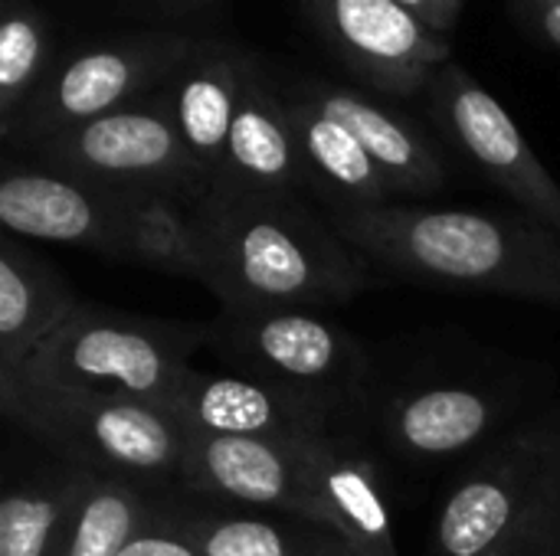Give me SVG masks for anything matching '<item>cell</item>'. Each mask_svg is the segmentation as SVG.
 Segmentation results:
<instances>
[{
	"label": "cell",
	"mask_w": 560,
	"mask_h": 556,
	"mask_svg": "<svg viewBox=\"0 0 560 556\" xmlns=\"http://www.w3.org/2000/svg\"><path fill=\"white\" fill-rule=\"evenodd\" d=\"M158 511L148 488L85 472L49 556H118Z\"/></svg>",
	"instance_id": "22"
},
{
	"label": "cell",
	"mask_w": 560,
	"mask_h": 556,
	"mask_svg": "<svg viewBox=\"0 0 560 556\" xmlns=\"http://www.w3.org/2000/svg\"><path fill=\"white\" fill-rule=\"evenodd\" d=\"M49 16L33 0H3L0 10V134L7 138L56 66Z\"/></svg>",
	"instance_id": "23"
},
{
	"label": "cell",
	"mask_w": 560,
	"mask_h": 556,
	"mask_svg": "<svg viewBox=\"0 0 560 556\" xmlns=\"http://www.w3.org/2000/svg\"><path fill=\"white\" fill-rule=\"evenodd\" d=\"M158 3H164V7H171V10H197V7H207V3H213V0H158Z\"/></svg>",
	"instance_id": "29"
},
{
	"label": "cell",
	"mask_w": 560,
	"mask_h": 556,
	"mask_svg": "<svg viewBox=\"0 0 560 556\" xmlns=\"http://www.w3.org/2000/svg\"><path fill=\"white\" fill-rule=\"evenodd\" d=\"M217 184L262 190V193L312 190L282 85L269 75L262 59L253 52L246 56L240 108L230 128L226 161Z\"/></svg>",
	"instance_id": "15"
},
{
	"label": "cell",
	"mask_w": 560,
	"mask_h": 556,
	"mask_svg": "<svg viewBox=\"0 0 560 556\" xmlns=\"http://www.w3.org/2000/svg\"><path fill=\"white\" fill-rule=\"evenodd\" d=\"M0 406L66 465L148 492L184 478L190 433L161 406L49 390L20 374H0Z\"/></svg>",
	"instance_id": "5"
},
{
	"label": "cell",
	"mask_w": 560,
	"mask_h": 556,
	"mask_svg": "<svg viewBox=\"0 0 560 556\" xmlns=\"http://www.w3.org/2000/svg\"><path fill=\"white\" fill-rule=\"evenodd\" d=\"M512 7L545 43L560 49V0H512Z\"/></svg>",
	"instance_id": "28"
},
{
	"label": "cell",
	"mask_w": 560,
	"mask_h": 556,
	"mask_svg": "<svg viewBox=\"0 0 560 556\" xmlns=\"http://www.w3.org/2000/svg\"><path fill=\"white\" fill-rule=\"evenodd\" d=\"M512 400L495 387L459 380L417 383L387 397L377 410L381 436L397 459L413 465H440L482 442L505 426Z\"/></svg>",
	"instance_id": "13"
},
{
	"label": "cell",
	"mask_w": 560,
	"mask_h": 556,
	"mask_svg": "<svg viewBox=\"0 0 560 556\" xmlns=\"http://www.w3.org/2000/svg\"><path fill=\"white\" fill-rule=\"evenodd\" d=\"M180 488L223 505L305 518L312 524L328 528L325 511L305 478L295 442L190 433Z\"/></svg>",
	"instance_id": "12"
},
{
	"label": "cell",
	"mask_w": 560,
	"mask_h": 556,
	"mask_svg": "<svg viewBox=\"0 0 560 556\" xmlns=\"http://www.w3.org/2000/svg\"><path fill=\"white\" fill-rule=\"evenodd\" d=\"M338 236L384 272L450 292L560 308V233L522 210L335 206Z\"/></svg>",
	"instance_id": "2"
},
{
	"label": "cell",
	"mask_w": 560,
	"mask_h": 556,
	"mask_svg": "<svg viewBox=\"0 0 560 556\" xmlns=\"http://www.w3.org/2000/svg\"><path fill=\"white\" fill-rule=\"evenodd\" d=\"M190 203L167 193L102 187L52 167H7L0 223L7 236L89 249L180 275Z\"/></svg>",
	"instance_id": "3"
},
{
	"label": "cell",
	"mask_w": 560,
	"mask_h": 556,
	"mask_svg": "<svg viewBox=\"0 0 560 556\" xmlns=\"http://www.w3.org/2000/svg\"><path fill=\"white\" fill-rule=\"evenodd\" d=\"M282 95H285L289 118L299 134L312 190L325 200L328 210L374 206V203H390L397 197L387 177L381 174V167L371 161V154L345 125H338L315 105L295 98L285 85H282Z\"/></svg>",
	"instance_id": "20"
},
{
	"label": "cell",
	"mask_w": 560,
	"mask_h": 556,
	"mask_svg": "<svg viewBox=\"0 0 560 556\" xmlns=\"http://www.w3.org/2000/svg\"><path fill=\"white\" fill-rule=\"evenodd\" d=\"M285 88L295 98L325 111L328 118H335L338 125H345L371 154V161L381 167L394 193L430 197L446 184V164H443L440 147L407 115L374 102L364 92H354L348 85H335L325 79L305 75Z\"/></svg>",
	"instance_id": "17"
},
{
	"label": "cell",
	"mask_w": 560,
	"mask_h": 556,
	"mask_svg": "<svg viewBox=\"0 0 560 556\" xmlns=\"http://www.w3.org/2000/svg\"><path fill=\"white\" fill-rule=\"evenodd\" d=\"M394 3L410 10L420 23H427L440 36H450L463 13V0H394Z\"/></svg>",
	"instance_id": "27"
},
{
	"label": "cell",
	"mask_w": 560,
	"mask_h": 556,
	"mask_svg": "<svg viewBox=\"0 0 560 556\" xmlns=\"http://www.w3.org/2000/svg\"><path fill=\"white\" fill-rule=\"evenodd\" d=\"M118 556H203V551L171 521L167 508H161Z\"/></svg>",
	"instance_id": "26"
},
{
	"label": "cell",
	"mask_w": 560,
	"mask_h": 556,
	"mask_svg": "<svg viewBox=\"0 0 560 556\" xmlns=\"http://www.w3.org/2000/svg\"><path fill=\"white\" fill-rule=\"evenodd\" d=\"M423 95L446 144L463 154L489 184L509 193L522 213L560 233L558 180L538 161L502 102L453 59L433 72Z\"/></svg>",
	"instance_id": "10"
},
{
	"label": "cell",
	"mask_w": 560,
	"mask_h": 556,
	"mask_svg": "<svg viewBox=\"0 0 560 556\" xmlns=\"http://www.w3.org/2000/svg\"><path fill=\"white\" fill-rule=\"evenodd\" d=\"M482 556H560V482Z\"/></svg>",
	"instance_id": "25"
},
{
	"label": "cell",
	"mask_w": 560,
	"mask_h": 556,
	"mask_svg": "<svg viewBox=\"0 0 560 556\" xmlns=\"http://www.w3.org/2000/svg\"><path fill=\"white\" fill-rule=\"evenodd\" d=\"M560 482V410L495 436L440 501L433 556H482Z\"/></svg>",
	"instance_id": "7"
},
{
	"label": "cell",
	"mask_w": 560,
	"mask_h": 556,
	"mask_svg": "<svg viewBox=\"0 0 560 556\" xmlns=\"http://www.w3.org/2000/svg\"><path fill=\"white\" fill-rule=\"evenodd\" d=\"M194 43L197 36L187 33L144 29L105 36L62 52L3 141L33 151L39 141L66 128L154 95Z\"/></svg>",
	"instance_id": "8"
},
{
	"label": "cell",
	"mask_w": 560,
	"mask_h": 556,
	"mask_svg": "<svg viewBox=\"0 0 560 556\" xmlns=\"http://www.w3.org/2000/svg\"><path fill=\"white\" fill-rule=\"evenodd\" d=\"M85 469L62 465L0 501V556H49Z\"/></svg>",
	"instance_id": "24"
},
{
	"label": "cell",
	"mask_w": 560,
	"mask_h": 556,
	"mask_svg": "<svg viewBox=\"0 0 560 556\" xmlns=\"http://www.w3.org/2000/svg\"><path fill=\"white\" fill-rule=\"evenodd\" d=\"M246 56L249 52L233 43L197 36L190 52L154 92L210 187L217 184L226 161L230 128L243 92Z\"/></svg>",
	"instance_id": "14"
},
{
	"label": "cell",
	"mask_w": 560,
	"mask_h": 556,
	"mask_svg": "<svg viewBox=\"0 0 560 556\" xmlns=\"http://www.w3.org/2000/svg\"><path fill=\"white\" fill-rule=\"evenodd\" d=\"M167 413L187 433H200V436L266 439V442H299L308 436H331L299 403L236 370L210 374L190 367L180 387L174 390Z\"/></svg>",
	"instance_id": "16"
},
{
	"label": "cell",
	"mask_w": 560,
	"mask_h": 556,
	"mask_svg": "<svg viewBox=\"0 0 560 556\" xmlns=\"http://www.w3.org/2000/svg\"><path fill=\"white\" fill-rule=\"evenodd\" d=\"M207 344L210 324H177L82 305L20 370L0 374H20L49 390L121 397L167 410L190 370V354Z\"/></svg>",
	"instance_id": "6"
},
{
	"label": "cell",
	"mask_w": 560,
	"mask_h": 556,
	"mask_svg": "<svg viewBox=\"0 0 560 556\" xmlns=\"http://www.w3.org/2000/svg\"><path fill=\"white\" fill-rule=\"evenodd\" d=\"M210 351L315 416L335 439L374 400V370L364 344L312 308L223 311L210 321Z\"/></svg>",
	"instance_id": "4"
},
{
	"label": "cell",
	"mask_w": 560,
	"mask_h": 556,
	"mask_svg": "<svg viewBox=\"0 0 560 556\" xmlns=\"http://www.w3.org/2000/svg\"><path fill=\"white\" fill-rule=\"evenodd\" d=\"M79 308L72 285L43 256L16 236L0 242V370H20Z\"/></svg>",
	"instance_id": "19"
},
{
	"label": "cell",
	"mask_w": 560,
	"mask_h": 556,
	"mask_svg": "<svg viewBox=\"0 0 560 556\" xmlns=\"http://www.w3.org/2000/svg\"><path fill=\"white\" fill-rule=\"evenodd\" d=\"M203 556H361L341 534L289 514H213L167 508Z\"/></svg>",
	"instance_id": "21"
},
{
	"label": "cell",
	"mask_w": 560,
	"mask_h": 556,
	"mask_svg": "<svg viewBox=\"0 0 560 556\" xmlns=\"http://www.w3.org/2000/svg\"><path fill=\"white\" fill-rule=\"evenodd\" d=\"M364 265L299 193L213 184L190 203L180 275L207 285L223 311L345 305L364 292Z\"/></svg>",
	"instance_id": "1"
},
{
	"label": "cell",
	"mask_w": 560,
	"mask_h": 556,
	"mask_svg": "<svg viewBox=\"0 0 560 556\" xmlns=\"http://www.w3.org/2000/svg\"><path fill=\"white\" fill-rule=\"evenodd\" d=\"M302 10L325 46L384 95H420L450 62V36L433 33L394 0H302Z\"/></svg>",
	"instance_id": "11"
},
{
	"label": "cell",
	"mask_w": 560,
	"mask_h": 556,
	"mask_svg": "<svg viewBox=\"0 0 560 556\" xmlns=\"http://www.w3.org/2000/svg\"><path fill=\"white\" fill-rule=\"evenodd\" d=\"M295 449L328 531L341 534L361 556H400L374 465L331 436L299 439Z\"/></svg>",
	"instance_id": "18"
},
{
	"label": "cell",
	"mask_w": 560,
	"mask_h": 556,
	"mask_svg": "<svg viewBox=\"0 0 560 556\" xmlns=\"http://www.w3.org/2000/svg\"><path fill=\"white\" fill-rule=\"evenodd\" d=\"M30 154L43 167L115 190L167 193L184 200H200L210 190V180L154 95L66 128L39 141Z\"/></svg>",
	"instance_id": "9"
}]
</instances>
